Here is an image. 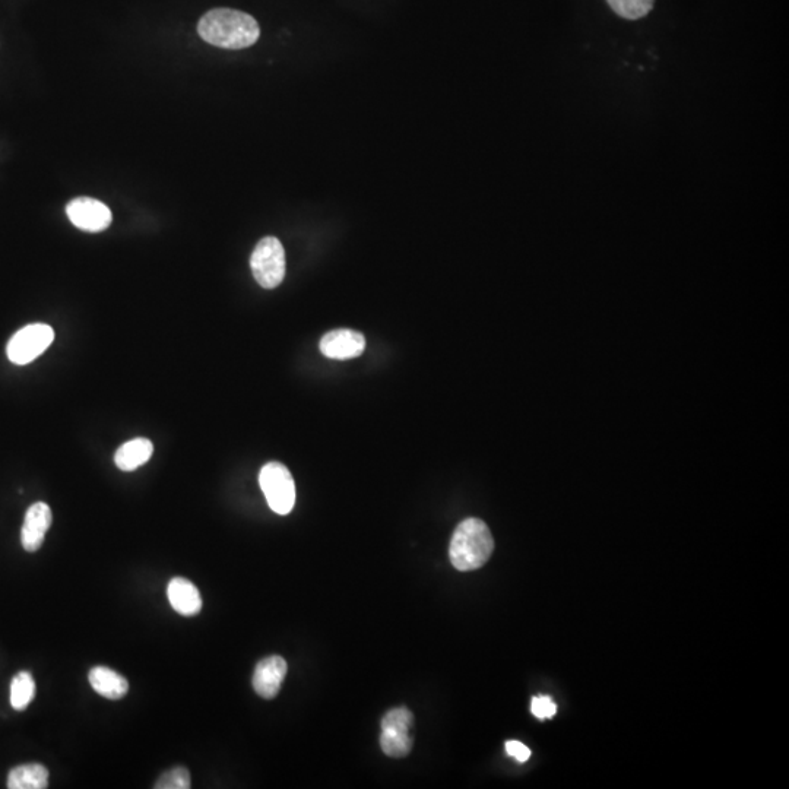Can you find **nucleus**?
Segmentation results:
<instances>
[{
    "instance_id": "a211bd4d",
    "label": "nucleus",
    "mask_w": 789,
    "mask_h": 789,
    "mask_svg": "<svg viewBox=\"0 0 789 789\" xmlns=\"http://www.w3.org/2000/svg\"><path fill=\"white\" fill-rule=\"evenodd\" d=\"M192 787V779L188 769L177 766L164 772L155 782V789H189Z\"/></svg>"
},
{
    "instance_id": "6e6552de",
    "label": "nucleus",
    "mask_w": 789,
    "mask_h": 789,
    "mask_svg": "<svg viewBox=\"0 0 789 789\" xmlns=\"http://www.w3.org/2000/svg\"><path fill=\"white\" fill-rule=\"evenodd\" d=\"M53 522L52 509L43 502L34 503L25 513L21 531V543L25 551L34 553L44 543L46 532Z\"/></svg>"
},
{
    "instance_id": "f257e3e1",
    "label": "nucleus",
    "mask_w": 789,
    "mask_h": 789,
    "mask_svg": "<svg viewBox=\"0 0 789 789\" xmlns=\"http://www.w3.org/2000/svg\"><path fill=\"white\" fill-rule=\"evenodd\" d=\"M198 33L202 40L221 49L240 50L253 46L261 36L258 22L245 12L212 9L201 18Z\"/></svg>"
},
{
    "instance_id": "dca6fc26",
    "label": "nucleus",
    "mask_w": 789,
    "mask_h": 789,
    "mask_svg": "<svg viewBox=\"0 0 789 789\" xmlns=\"http://www.w3.org/2000/svg\"><path fill=\"white\" fill-rule=\"evenodd\" d=\"M607 3L620 18L636 21L652 11L655 0H607Z\"/></svg>"
},
{
    "instance_id": "7ed1b4c3",
    "label": "nucleus",
    "mask_w": 789,
    "mask_h": 789,
    "mask_svg": "<svg viewBox=\"0 0 789 789\" xmlns=\"http://www.w3.org/2000/svg\"><path fill=\"white\" fill-rule=\"evenodd\" d=\"M261 489L269 508L278 515H288L296 503V484L293 475L280 462H269L259 474Z\"/></svg>"
},
{
    "instance_id": "1a4fd4ad",
    "label": "nucleus",
    "mask_w": 789,
    "mask_h": 789,
    "mask_svg": "<svg viewBox=\"0 0 789 789\" xmlns=\"http://www.w3.org/2000/svg\"><path fill=\"white\" fill-rule=\"evenodd\" d=\"M287 670V661L280 655L262 659L253 674V689L263 699H274L280 693Z\"/></svg>"
},
{
    "instance_id": "f8f14e48",
    "label": "nucleus",
    "mask_w": 789,
    "mask_h": 789,
    "mask_svg": "<svg viewBox=\"0 0 789 789\" xmlns=\"http://www.w3.org/2000/svg\"><path fill=\"white\" fill-rule=\"evenodd\" d=\"M152 452H154V446L150 440L138 437V439L129 440L117 449L116 455H114V464L119 470L135 471L150 461Z\"/></svg>"
},
{
    "instance_id": "2eb2a0df",
    "label": "nucleus",
    "mask_w": 789,
    "mask_h": 789,
    "mask_svg": "<svg viewBox=\"0 0 789 789\" xmlns=\"http://www.w3.org/2000/svg\"><path fill=\"white\" fill-rule=\"evenodd\" d=\"M380 747L383 753L395 759L408 756L413 749V737L410 733H392V731H382L380 737Z\"/></svg>"
},
{
    "instance_id": "0eeeda50",
    "label": "nucleus",
    "mask_w": 789,
    "mask_h": 789,
    "mask_svg": "<svg viewBox=\"0 0 789 789\" xmlns=\"http://www.w3.org/2000/svg\"><path fill=\"white\" fill-rule=\"evenodd\" d=\"M366 338L353 329H335L320 339V351L332 360H348L363 354Z\"/></svg>"
},
{
    "instance_id": "9b49d317",
    "label": "nucleus",
    "mask_w": 789,
    "mask_h": 789,
    "mask_svg": "<svg viewBox=\"0 0 789 789\" xmlns=\"http://www.w3.org/2000/svg\"><path fill=\"white\" fill-rule=\"evenodd\" d=\"M90 684L95 693L109 700L123 699L129 692V683L125 677L109 667H94L90 671Z\"/></svg>"
},
{
    "instance_id": "9d476101",
    "label": "nucleus",
    "mask_w": 789,
    "mask_h": 789,
    "mask_svg": "<svg viewBox=\"0 0 789 789\" xmlns=\"http://www.w3.org/2000/svg\"><path fill=\"white\" fill-rule=\"evenodd\" d=\"M171 607L180 616L193 617L201 613L202 598L198 588L185 578H174L167 588Z\"/></svg>"
},
{
    "instance_id": "f3484780",
    "label": "nucleus",
    "mask_w": 789,
    "mask_h": 789,
    "mask_svg": "<svg viewBox=\"0 0 789 789\" xmlns=\"http://www.w3.org/2000/svg\"><path fill=\"white\" fill-rule=\"evenodd\" d=\"M413 725L414 715L407 708L392 709L382 719V731L392 733H410Z\"/></svg>"
},
{
    "instance_id": "39448f33",
    "label": "nucleus",
    "mask_w": 789,
    "mask_h": 789,
    "mask_svg": "<svg viewBox=\"0 0 789 789\" xmlns=\"http://www.w3.org/2000/svg\"><path fill=\"white\" fill-rule=\"evenodd\" d=\"M55 341V331L46 323H33L18 331L9 341L6 354L18 366L33 363Z\"/></svg>"
},
{
    "instance_id": "6ab92c4d",
    "label": "nucleus",
    "mask_w": 789,
    "mask_h": 789,
    "mask_svg": "<svg viewBox=\"0 0 789 789\" xmlns=\"http://www.w3.org/2000/svg\"><path fill=\"white\" fill-rule=\"evenodd\" d=\"M531 711L538 719L553 718L556 715L557 706L550 697H534L531 703Z\"/></svg>"
},
{
    "instance_id": "4468645a",
    "label": "nucleus",
    "mask_w": 789,
    "mask_h": 789,
    "mask_svg": "<svg viewBox=\"0 0 789 789\" xmlns=\"http://www.w3.org/2000/svg\"><path fill=\"white\" fill-rule=\"evenodd\" d=\"M36 696V681L27 671L17 674L11 684V705L15 711H25Z\"/></svg>"
},
{
    "instance_id": "f03ea898",
    "label": "nucleus",
    "mask_w": 789,
    "mask_h": 789,
    "mask_svg": "<svg viewBox=\"0 0 789 789\" xmlns=\"http://www.w3.org/2000/svg\"><path fill=\"white\" fill-rule=\"evenodd\" d=\"M494 550L493 535L481 519L470 518L458 525L452 535L449 557L455 569L471 572L489 562Z\"/></svg>"
},
{
    "instance_id": "20e7f679",
    "label": "nucleus",
    "mask_w": 789,
    "mask_h": 789,
    "mask_svg": "<svg viewBox=\"0 0 789 789\" xmlns=\"http://www.w3.org/2000/svg\"><path fill=\"white\" fill-rule=\"evenodd\" d=\"M250 268L253 277L261 287L266 290L278 287L285 277V250L280 240L275 237H265L253 250L250 258Z\"/></svg>"
},
{
    "instance_id": "ddd939ff",
    "label": "nucleus",
    "mask_w": 789,
    "mask_h": 789,
    "mask_svg": "<svg viewBox=\"0 0 789 789\" xmlns=\"http://www.w3.org/2000/svg\"><path fill=\"white\" fill-rule=\"evenodd\" d=\"M47 787H49V771L40 763L18 766L9 772V789H46Z\"/></svg>"
},
{
    "instance_id": "423d86ee",
    "label": "nucleus",
    "mask_w": 789,
    "mask_h": 789,
    "mask_svg": "<svg viewBox=\"0 0 789 789\" xmlns=\"http://www.w3.org/2000/svg\"><path fill=\"white\" fill-rule=\"evenodd\" d=\"M66 214L76 228L88 233H100L112 224L113 217L107 205L93 198H76L69 202Z\"/></svg>"
},
{
    "instance_id": "aec40b11",
    "label": "nucleus",
    "mask_w": 789,
    "mask_h": 789,
    "mask_svg": "<svg viewBox=\"0 0 789 789\" xmlns=\"http://www.w3.org/2000/svg\"><path fill=\"white\" fill-rule=\"evenodd\" d=\"M506 752L521 763L526 762L531 757V750L525 744H522L521 741H508L506 743Z\"/></svg>"
}]
</instances>
